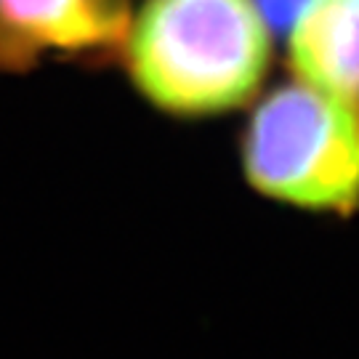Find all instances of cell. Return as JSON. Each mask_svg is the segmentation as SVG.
<instances>
[{"label":"cell","instance_id":"1","mask_svg":"<svg viewBox=\"0 0 359 359\" xmlns=\"http://www.w3.org/2000/svg\"><path fill=\"white\" fill-rule=\"evenodd\" d=\"M120 62L157 112L205 120L250 107L274 62L256 0H142Z\"/></svg>","mask_w":359,"mask_h":359},{"label":"cell","instance_id":"2","mask_svg":"<svg viewBox=\"0 0 359 359\" xmlns=\"http://www.w3.org/2000/svg\"><path fill=\"white\" fill-rule=\"evenodd\" d=\"M250 189L309 213L359 210V107L306 83H283L250 104L240 142Z\"/></svg>","mask_w":359,"mask_h":359},{"label":"cell","instance_id":"3","mask_svg":"<svg viewBox=\"0 0 359 359\" xmlns=\"http://www.w3.org/2000/svg\"><path fill=\"white\" fill-rule=\"evenodd\" d=\"M133 0H0V72L43 65L104 67L120 59Z\"/></svg>","mask_w":359,"mask_h":359},{"label":"cell","instance_id":"4","mask_svg":"<svg viewBox=\"0 0 359 359\" xmlns=\"http://www.w3.org/2000/svg\"><path fill=\"white\" fill-rule=\"evenodd\" d=\"M285 48L293 80L359 107V0H306Z\"/></svg>","mask_w":359,"mask_h":359}]
</instances>
